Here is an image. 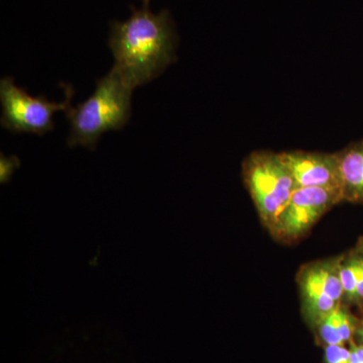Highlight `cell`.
Here are the masks:
<instances>
[{"label":"cell","mask_w":363,"mask_h":363,"mask_svg":"<svg viewBox=\"0 0 363 363\" xmlns=\"http://www.w3.org/2000/svg\"><path fill=\"white\" fill-rule=\"evenodd\" d=\"M340 279L344 293L348 298H357V259H350L347 264L340 266Z\"/></svg>","instance_id":"obj_11"},{"label":"cell","mask_w":363,"mask_h":363,"mask_svg":"<svg viewBox=\"0 0 363 363\" xmlns=\"http://www.w3.org/2000/svg\"><path fill=\"white\" fill-rule=\"evenodd\" d=\"M65 100L49 101L45 96L33 97L14 83L13 77L0 81V102L2 114L0 123L13 133H33L40 136L54 130L55 113L66 112L71 106L74 91L72 86H64Z\"/></svg>","instance_id":"obj_4"},{"label":"cell","mask_w":363,"mask_h":363,"mask_svg":"<svg viewBox=\"0 0 363 363\" xmlns=\"http://www.w3.org/2000/svg\"><path fill=\"white\" fill-rule=\"evenodd\" d=\"M20 167V160L16 157H6L1 154V159H0V178H1L2 183H6L11 179L14 169Z\"/></svg>","instance_id":"obj_13"},{"label":"cell","mask_w":363,"mask_h":363,"mask_svg":"<svg viewBox=\"0 0 363 363\" xmlns=\"http://www.w3.org/2000/svg\"><path fill=\"white\" fill-rule=\"evenodd\" d=\"M243 178L262 220L274 225L298 188L279 155L253 152L243 162Z\"/></svg>","instance_id":"obj_3"},{"label":"cell","mask_w":363,"mask_h":363,"mask_svg":"<svg viewBox=\"0 0 363 363\" xmlns=\"http://www.w3.org/2000/svg\"><path fill=\"white\" fill-rule=\"evenodd\" d=\"M358 334H359L360 337H362L363 340V329H360V330L358 331Z\"/></svg>","instance_id":"obj_17"},{"label":"cell","mask_w":363,"mask_h":363,"mask_svg":"<svg viewBox=\"0 0 363 363\" xmlns=\"http://www.w3.org/2000/svg\"><path fill=\"white\" fill-rule=\"evenodd\" d=\"M301 285L304 295L306 310L314 323L319 324L324 318L337 309V302L325 292L311 269H308L303 274Z\"/></svg>","instance_id":"obj_8"},{"label":"cell","mask_w":363,"mask_h":363,"mask_svg":"<svg viewBox=\"0 0 363 363\" xmlns=\"http://www.w3.org/2000/svg\"><path fill=\"white\" fill-rule=\"evenodd\" d=\"M341 201H343V197L339 189L297 188L272 228L281 238H298L329 208Z\"/></svg>","instance_id":"obj_5"},{"label":"cell","mask_w":363,"mask_h":363,"mask_svg":"<svg viewBox=\"0 0 363 363\" xmlns=\"http://www.w3.org/2000/svg\"><path fill=\"white\" fill-rule=\"evenodd\" d=\"M325 358L327 363H350V350L343 345H327Z\"/></svg>","instance_id":"obj_12"},{"label":"cell","mask_w":363,"mask_h":363,"mask_svg":"<svg viewBox=\"0 0 363 363\" xmlns=\"http://www.w3.org/2000/svg\"><path fill=\"white\" fill-rule=\"evenodd\" d=\"M362 252L363 253V242L362 243Z\"/></svg>","instance_id":"obj_19"},{"label":"cell","mask_w":363,"mask_h":363,"mask_svg":"<svg viewBox=\"0 0 363 363\" xmlns=\"http://www.w3.org/2000/svg\"><path fill=\"white\" fill-rule=\"evenodd\" d=\"M310 269L329 297L335 302L340 301L344 293L340 279V266L336 264H318Z\"/></svg>","instance_id":"obj_9"},{"label":"cell","mask_w":363,"mask_h":363,"mask_svg":"<svg viewBox=\"0 0 363 363\" xmlns=\"http://www.w3.org/2000/svg\"><path fill=\"white\" fill-rule=\"evenodd\" d=\"M143 4H150V0H143Z\"/></svg>","instance_id":"obj_18"},{"label":"cell","mask_w":363,"mask_h":363,"mask_svg":"<svg viewBox=\"0 0 363 363\" xmlns=\"http://www.w3.org/2000/svg\"><path fill=\"white\" fill-rule=\"evenodd\" d=\"M336 154L343 201L363 203V140Z\"/></svg>","instance_id":"obj_7"},{"label":"cell","mask_w":363,"mask_h":363,"mask_svg":"<svg viewBox=\"0 0 363 363\" xmlns=\"http://www.w3.org/2000/svg\"><path fill=\"white\" fill-rule=\"evenodd\" d=\"M357 293L363 298V259H357Z\"/></svg>","instance_id":"obj_15"},{"label":"cell","mask_w":363,"mask_h":363,"mask_svg":"<svg viewBox=\"0 0 363 363\" xmlns=\"http://www.w3.org/2000/svg\"><path fill=\"white\" fill-rule=\"evenodd\" d=\"M133 90L114 68L98 79L93 94L65 112L70 123L69 147L95 150L104 133L123 130L130 119Z\"/></svg>","instance_id":"obj_2"},{"label":"cell","mask_w":363,"mask_h":363,"mask_svg":"<svg viewBox=\"0 0 363 363\" xmlns=\"http://www.w3.org/2000/svg\"><path fill=\"white\" fill-rule=\"evenodd\" d=\"M320 325V335L327 345H343L338 322V308L324 318Z\"/></svg>","instance_id":"obj_10"},{"label":"cell","mask_w":363,"mask_h":363,"mask_svg":"<svg viewBox=\"0 0 363 363\" xmlns=\"http://www.w3.org/2000/svg\"><path fill=\"white\" fill-rule=\"evenodd\" d=\"M350 363H363V345L351 344Z\"/></svg>","instance_id":"obj_16"},{"label":"cell","mask_w":363,"mask_h":363,"mask_svg":"<svg viewBox=\"0 0 363 363\" xmlns=\"http://www.w3.org/2000/svg\"><path fill=\"white\" fill-rule=\"evenodd\" d=\"M279 155L298 188H334L341 191L337 154L296 150Z\"/></svg>","instance_id":"obj_6"},{"label":"cell","mask_w":363,"mask_h":363,"mask_svg":"<svg viewBox=\"0 0 363 363\" xmlns=\"http://www.w3.org/2000/svg\"><path fill=\"white\" fill-rule=\"evenodd\" d=\"M338 322L339 328H340L341 337H342L343 342L350 340L353 332L352 319L347 313L344 312L343 310L338 308Z\"/></svg>","instance_id":"obj_14"},{"label":"cell","mask_w":363,"mask_h":363,"mask_svg":"<svg viewBox=\"0 0 363 363\" xmlns=\"http://www.w3.org/2000/svg\"><path fill=\"white\" fill-rule=\"evenodd\" d=\"M108 45L116 61L112 68L135 89L175 63L178 33L169 11L155 13L143 2L140 9L131 7L128 20L111 23Z\"/></svg>","instance_id":"obj_1"}]
</instances>
